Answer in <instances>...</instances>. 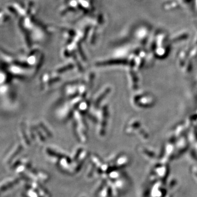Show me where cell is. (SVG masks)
<instances>
[{
	"mask_svg": "<svg viewBox=\"0 0 197 197\" xmlns=\"http://www.w3.org/2000/svg\"><path fill=\"white\" fill-rule=\"evenodd\" d=\"M17 181H12V182L7 184L3 185V186H2L0 188V192H3L4 191H5V190L8 189V188H10L11 187L13 186L14 184H16Z\"/></svg>",
	"mask_w": 197,
	"mask_h": 197,
	"instance_id": "obj_1",
	"label": "cell"
}]
</instances>
